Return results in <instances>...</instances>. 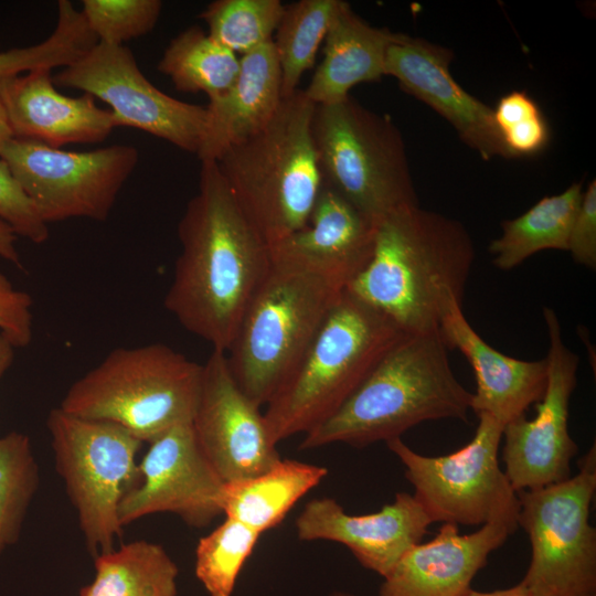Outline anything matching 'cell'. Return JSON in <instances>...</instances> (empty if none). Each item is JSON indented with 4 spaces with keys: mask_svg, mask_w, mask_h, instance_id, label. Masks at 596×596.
<instances>
[{
    "mask_svg": "<svg viewBox=\"0 0 596 596\" xmlns=\"http://www.w3.org/2000/svg\"><path fill=\"white\" fill-rule=\"evenodd\" d=\"M595 490L594 443L575 476L517 492L518 525L532 547L520 583L531 596H596V531L589 524Z\"/></svg>",
    "mask_w": 596,
    "mask_h": 596,
    "instance_id": "30bf717a",
    "label": "cell"
},
{
    "mask_svg": "<svg viewBox=\"0 0 596 596\" xmlns=\"http://www.w3.org/2000/svg\"><path fill=\"white\" fill-rule=\"evenodd\" d=\"M160 0H84L82 14L97 42L124 45L156 26Z\"/></svg>",
    "mask_w": 596,
    "mask_h": 596,
    "instance_id": "836d02e7",
    "label": "cell"
},
{
    "mask_svg": "<svg viewBox=\"0 0 596 596\" xmlns=\"http://www.w3.org/2000/svg\"><path fill=\"white\" fill-rule=\"evenodd\" d=\"M477 417L470 443L446 456L421 455L401 437L386 445L404 465L413 496L432 522L483 525L507 521L518 525V494L498 459L504 425L487 414Z\"/></svg>",
    "mask_w": 596,
    "mask_h": 596,
    "instance_id": "8fae6325",
    "label": "cell"
},
{
    "mask_svg": "<svg viewBox=\"0 0 596 596\" xmlns=\"http://www.w3.org/2000/svg\"><path fill=\"white\" fill-rule=\"evenodd\" d=\"M53 81L108 104L118 127L142 130L188 152L199 151L206 107L182 102L156 87L125 45L97 42Z\"/></svg>",
    "mask_w": 596,
    "mask_h": 596,
    "instance_id": "4fadbf2b",
    "label": "cell"
},
{
    "mask_svg": "<svg viewBox=\"0 0 596 596\" xmlns=\"http://www.w3.org/2000/svg\"><path fill=\"white\" fill-rule=\"evenodd\" d=\"M139 479L119 505L123 526L152 513L170 512L193 528L222 511L224 481L202 451L192 424H179L148 443Z\"/></svg>",
    "mask_w": 596,
    "mask_h": 596,
    "instance_id": "9a60e30c",
    "label": "cell"
},
{
    "mask_svg": "<svg viewBox=\"0 0 596 596\" xmlns=\"http://www.w3.org/2000/svg\"><path fill=\"white\" fill-rule=\"evenodd\" d=\"M0 102L12 138L52 148L99 143L118 127L114 114L98 107L93 96L61 94L49 67L1 79Z\"/></svg>",
    "mask_w": 596,
    "mask_h": 596,
    "instance_id": "ffe728a7",
    "label": "cell"
},
{
    "mask_svg": "<svg viewBox=\"0 0 596 596\" xmlns=\"http://www.w3.org/2000/svg\"><path fill=\"white\" fill-rule=\"evenodd\" d=\"M375 228L376 223L323 183L308 223L269 244L270 260L344 290L369 263Z\"/></svg>",
    "mask_w": 596,
    "mask_h": 596,
    "instance_id": "d6986e66",
    "label": "cell"
},
{
    "mask_svg": "<svg viewBox=\"0 0 596 596\" xmlns=\"http://www.w3.org/2000/svg\"><path fill=\"white\" fill-rule=\"evenodd\" d=\"M461 304L451 300L447 305L439 331L448 349L459 350L473 370L477 387L471 411L505 426L542 400L547 384L546 359L525 361L499 352L471 327Z\"/></svg>",
    "mask_w": 596,
    "mask_h": 596,
    "instance_id": "7402d4cb",
    "label": "cell"
},
{
    "mask_svg": "<svg viewBox=\"0 0 596 596\" xmlns=\"http://www.w3.org/2000/svg\"><path fill=\"white\" fill-rule=\"evenodd\" d=\"M405 334L347 290L263 413L274 445L306 434L336 413Z\"/></svg>",
    "mask_w": 596,
    "mask_h": 596,
    "instance_id": "277c9868",
    "label": "cell"
},
{
    "mask_svg": "<svg viewBox=\"0 0 596 596\" xmlns=\"http://www.w3.org/2000/svg\"><path fill=\"white\" fill-rule=\"evenodd\" d=\"M40 485V471L28 435L0 436V553L14 544Z\"/></svg>",
    "mask_w": 596,
    "mask_h": 596,
    "instance_id": "f546056e",
    "label": "cell"
},
{
    "mask_svg": "<svg viewBox=\"0 0 596 596\" xmlns=\"http://www.w3.org/2000/svg\"><path fill=\"white\" fill-rule=\"evenodd\" d=\"M339 3L340 0H299L285 6L273 39L283 97L299 89L301 77L315 64Z\"/></svg>",
    "mask_w": 596,
    "mask_h": 596,
    "instance_id": "f1b7e54d",
    "label": "cell"
},
{
    "mask_svg": "<svg viewBox=\"0 0 596 596\" xmlns=\"http://www.w3.org/2000/svg\"><path fill=\"white\" fill-rule=\"evenodd\" d=\"M11 138H12V134L9 128L7 117L0 102V149Z\"/></svg>",
    "mask_w": 596,
    "mask_h": 596,
    "instance_id": "b9f144b4",
    "label": "cell"
},
{
    "mask_svg": "<svg viewBox=\"0 0 596 596\" xmlns=\"http://www.w3.org/2000/svg\"><path fill=\"white\" fill-rule=\"evenodd\" d=\"M451 50L400 33L385 57V76L444 117L459 138L483 160L512 158L494 120L493 109L466 92L453 77Z\"/></svg>",
    "mask_w": 596,
    "mask_h": 596,
    "instance_id": "e0dca14e",
    "label": "cell"
},
{
    "mask_svg": "<svg viewBox=\"0 0 596 596\" xmlns=\"http://www.w3.org/2000/svg\"><path fill=\"white\" fill-rule=\"evenodd\" d=\"M499 130L512 158L538 155L550 139V128L540 109L512 120Z\"/></svg>",
    "mask_w": 596,
    "mask_h": 596,
    "instance_id": "74e56055",
    "label": "cell"
},
{
    "mask_svg": "<svg viewBox=\"0 0 596 596\" xmlns=\"http://www.w3.org/2000/svg\"><path fill=\"white\" fill-rule=\"evenodd\" d=\"M94 561L95 577L78 596H177L179 570L160 544L138 540Z\"/></svg>",
    "mask_w": 596,
    "mask_h": 596,
    "instance_id": "4316f807",
    "label": "cell"
},
{
    "mask_svg": "<svg viewBox=\"0 0 596 596\" xmlns=\"http://www.w3.org/2000/svg\"><path fill=\"white\" fill-rule=\"evenodd\" d=\"M33 299L0 272V332L17 348L33 339Z\"/></svg>",
    "mask_w": 596,
    "mask_h": 596,
    "instance_id": "d590c367",
    "label": "cell"
},
{
    "mask_svg": "<svg viewBox=\"0 0 596 596\" xmlns=\"http://www.w3.org/2000/svg\"><path fill=\"white\" fill-rule=\"evenodd\" d=\"M581 182L544 196L518 217L501 223V235L489 244L493 265L510 270L544 249L566 251L572 224L583 198Z\"/></svg>",
    "mask_w": 596,
    "mask_h": 596,
    "instance_id": "484cf974",
    "label": "cell"
},
{
    "mask_svg": "<svg viewBox=\"0 0 596 596\" xmlns=\"http://www.w3.org/2000/svg\"><path fill=\"white\" fill-rule=\"evenodd\" d=\"M311 131L323 183L374 223L419 205L403 136L389 115L350 95L316 105Z\"/></svg>",
    "mask_w": 596,
    "mask_h": 596,
    "instance_id": "ba28073f",
    "label": "cell"
},
{
    "mask_svg": "<svg viewBox=\"0 0 596 596\" xmlns=\"http://www.w3.org/2000/svg\"><path fill=\"white\" fill-rule=\"evenodd\" d=\"M0 158L49 225L70 219L105 221L136 169L139 152L130 145L67 151L11 138Z\"/></svg>",
    "mask_w": 596,
    "mask_h": 596,
    "instance_id": "7c38bea8",
    "label": "cell"
},
{
    "mask_svg": "<svg viewBox=\"0 0 596 596\" xmlns=\"http://www.w3.org/2000/svg\"><path fill=\"white\" fill-rule=\"evenodd\" d=\"M284 10L279 0H215L200 18L216 42L243 55L273 41Z\"/></svg>",
    "mask_w": 596,
    "mask_h": 596,
    "instance_id": "1f68e13d",
    "label": "cell"
},
{
    "mask_svg": "<svg viewBox=\"0 0 596 596\" xmlns=\"http://www.w3.org/2000/svg\"><path fill=\"white\" fill-rule=\"evenodd\" d=\"M518 525L507 521L483 524L460 534L444 523L437 535L412 546L383 577L379 596H467L471 581Z\"/></svg>",
    "mask_w": 596,
    "mask_h": 596,
    "instance_id": "44dd1931",
    "label": "cell"
},
{
    "mask_svg": "<svg viewBox=\"0 0 596 596\" xmlns=\"http://www.w3.org/2000/svg\"><path fill=\"white\" fill-rule=\"evenodd\" d=\"M55 469L77 512L87 550L93 557L111 551L123 534L119 505L139 479L137 454L142 441L124 427L106 421L49 412Z\"/></svg>",
    "mask_w": 596,
    "mask_h": 596,
    "instance_id": "9c48e42d",
    "label": "cell"
},
{
    "mask_svg": "<svg viewBox=\"0 0 596 596\" xmlns=\"http://www.w3.org/2000/svg\"><path fill=\"white\" fill-rule=\"evenodd\" d=\"M157 68L178 91L203 93L211 99L233 84L240 57L201 26L191 25L170 41Z\"/></svg>",
    "mask_w": 596,
    "mask_h": 596,
    "instance_id": "83f0119b",
    "label": "cell"
},
{
    "mask_svg": "<svg viewBox=\"0 0 596 596\" xmlns=\"http://www.w3.org/2000/svg\"><path fill=\"white\" fill-rule=\"evenodd\" d=\"M328 596H356V595L349 592H344V590H333Z\"/></svg>",
    "mask_w": 596,
    "mask_h": 596,
    "instance_id": "7bdbcfd3",
    "label": "cell"
},
{
    "mask_svg": "<svg viewBox=\"0 0 596 596\" xmlns=\"http://www.w3.org/2000/svg\"><path fill=\"white\" fill-rule=\"evenodd\" d=\"M17 348L0 332V380L12 365Z\"/></svg>",
    "mask_w": 596,
    "mask_h": 596,
    "instance_id": "ab89813d",
    "label": "cell"
},
{
    "mask_svg": "<svg viewBox=\"0 0 596 596\" xmlns=\"http://www.w3.org/2000/svg\"><path fill=\"white\" fill-rule=\"evenodd\" d=\"M17 241L18 236L14 231L6 222L0 220V257L18 268H23Z\"/></svg>",
    "mask_w": 596,
    "mask_h": 596,
    "instance_id": "f35d334b",
    "label": "cell"
},
{
    "mask_svg": "<svg viewBox=\"0 0 596 596\" xmlns=\"http://www.w3.org/2000/svg\"><path fill=\"white\" fill-rule=\"evenodd\" d=\"M432 520L407 492L374 513L352 515L332 498L310 500L296 520L299 540H326L345 545L365 568L384 577L412 546L421 542Z\"/></svg>",
    "mask_w": 596,
    "mask_h": 596,
    "instance_id": "ac0fdd59",
    "label": "cell"
},
{
    "mask_svg": "<svg viewBox=\"0 0 596 596\" xmlns=\"http://www.w3.org/2000/svg\"><path fill=\"white\" fill-rule=\"evenodd\" d=\"M191 424L202 451L224 482L260 475L281 459L268 437L260 407L237 385L223 351L212 350L203 364Z\"/></svg>",
    "mask_w": 596,
    "mask_h": 596,
    "instance_id": "2e32d148",
    "label": "cell"
},
{
    "mask_svg": "<svg viewBox=\"0 0 596 596\" xmlns=\"http://www.w3.org/2000/svg\"><path fill=\"white\" fill-rule=\"evenodd\" d=\"M549 336L547 384L534 418L521 416L504 426V473L515 492L562 482L571 477L578 447L568 433L570 398L579 358L563 342L555 311L543 308Z\"/></svg>",
    "mask_w": 596,
    "mask_h": 596,
    "instance_id": "5bb4252c",
    "label": "cell"
},
{
    "mask_svg": "<svg viewBox=\"0 0 596 596\" xmlns=\"http://www.w3.org/2000/svg\"><path fill=\"white\" fill-rule=\"evenodd\" d=\"M475 256L458 220L419 205L400 209L376 223L371 258L344 290L405 333L432 332L451 300L462 302Z\"/></svg>",
    "mask_w": 596,
    "mask_h": 596,
    "instance_id": "7a4b0ae2",
    "label": "cell"
},
{
    "mask_svg": "<svg viewBox=\"0 0 596 596\" xmlns=\"http://www.w3.org/2000/svg\"><path fill=\"white\" fill-rule=\"evenodd\" d=\"M181 246L164 308L212 350L226 352L270 268L269 245L215 161H202L198 192L178 224Z\"/></svg>",
    "mask_w": 596,
    "mask_h": 596,
    "instance_id": "6da1fadb",
    "label": "cell"
},
{
    "mask_svg": "<svg viewBox=\"0 0 596 596\" xmlns=\"http://www.w3.org/2000/svg\"><path fill=\"white\" fill-rule=\"evenodd\" d=\"M342 292L318 275L272 264L225 352L234 380L257 406L294 371Z\"/></svg>",
    "mask_w": 596,
    "mask_h": 596,
    "instance_id": "52a82bcc",
    "label": "cell"
},
{
    "mask_svg": "<svg viewBox=\"0 0 596 596\" xmlns=\"http://www.w3.org/2000/svg\"><path fill=\"white\" fill-rule=\"evenodd\" d=\"M567 252L576 264L596 268V181L588 183L583 192L579 207L574 217Z\"/></svg>",
    "mask_w": 596,
    "mask_h": 596,
    "instance_id": "8d00e7d4",
    "label": "cell"
},
{
    "mask_svg": "<svg viewBox=\"0 0 596 596\" xmlns=\"http://www.w3.org/2000/svg\"><path fill=\"white\" fill-rule=\"evenodd\" d=\"M401 32L376 28L340 0L324 39L323 57L306 89L315 105L340 102L354 86L385 76L387 49Z\"/></svg>",
    "mask_w": 596,
    "mask_h": 596,
    "instance_id": "cb8c5ba5",
    "label": "cell"
},
{
    "mask_svg": "<svg viewBox=\"0 0 596 596\" xmlns=\"http://www.w3.org/2000/svg\"><path fill=\"white\" fill-rule=\"evenodd\" d=\"M467 596H531L525 587L519 583L513 587L492 592H477L471 589Z\"/></svg>",
    "mask_w": 596,
    "mask_h": 596,
    "instance_id": "60d3db41",
    "label": "cell"
},
{
    "mask_svg": "<svg viewBox=\"0 0 596 596\" xmlns=\"http://www.w3.org/2000/svg\"><path fill=\"white\" fill-rule=\"evenodd\" d=\"M96 43L81 11L71 1L60 0L56 25L47 39L32 46L0 52V81L36 68H64Z\"/></svg>",
    "mask_w": 596,
    "mask_h": 596,
    "instance_id": "4dcf8cb0",
    "label": "cell"
},
{
    "mask_svg": "<svg viewBox=\"0 0 596 596\" xmlns=\"http://www.w3.org/2000/svg\"><path fill=\"white\" fill-rule=\"evenodd\" d=\"M203 364L164 343L119 347L77 379L58 406L89 419L115 423L142 443L192 423Z\"/></svg>",
    "mask_w": 596,
    "mask_h": 596,
    "instance_id": "8992f818",
    "label": "cell"
},
{
    "mask_svg": "<svg viewBox=\"0 0 596 596\" xmlns=\"http://www.w3.org/2000/svg\"><path fill=\"white\" fill-rule=\"evenodd\" d=\"M260 533L225 518L195 549V575L210 596H232L240 572Z\"/></svg>",
    "mask_w": 596,
    "mask_h": 596,
    "instance_id": "d6a6232c",
    "label": "cell"
},
{
    "mask_svg": "<svg viewBox=\"0 0 596 596\" xmlns=\"http://www.w3.org/2000/svg\"><path fill=\"white\" fill-rule=\"evenodd\" d=\"M283 98L273 41L241 55L233 84L209 99L205 129L196 153L200 161L216 162L227 149L265 128Z\"/></svg>",
    "mask_w": 596,
    "mask_h": 596,
    "instance_id": "603a6c76",
    "label": "cell"
},
{
    "mask_svg": "<svg viewBox=\"0 0 596 596\" xmlns=\"http://www.w3.org/2000/svg\"><path fill=\"white\" fill-rule=\"evenodd\" d=\"M316 105L302 89L270 123L216 161L238 204L269 244L304 227L323 180L312 139Z\"/></svg>",
    "mask_w": 596,
    "mask_h": 596,
    "instance_id": "5b68a950",
    "label": "cell"
},
{
    "mask_svg": "<svg viewBox=\"0 0 596 596\" xmlns=\"http://www.w3.org/2000/svg\"><path fill=\"white\" fill-rule=\"evenodd\" d=\"M439 331L405 334L329 418L305 434L307 450L333 443L363 448L427 421L469 422L472 393L457 380Z\"/></svg>",
    "mask_w": 596,
    "mask_h": 596,
    "instance_id": "3957f363",
    "label": "cell"
},
{
    "mask_svg": "<svg viewBox=\"0 0 596 596\" xmlns=\"http://www.w3.org/2000/svg\"><path fill=\"white\" fill-rule=\"evenodd\" d=\"M322 466L280 459L252 478L225 482L222 511L226 518L263 533L278 525L296 502L327 476Z\"/></svg>",
    "mask_w": 596,
    "mask_h": 596,
    "instance_id": "d4e9b609",
    "label": "cell"
},
{
    "mask_svg": "<svg viewBox=\"0 0 596 596\" xmlns=\"http://www.w3.org/2000/svg\"><path fill=\"white\" fill-rule=\"evenodd\" d=\"M0 220L17 234L33 244L49 240V225L41 219L34 204L0 158Z\"/></svg>",
    "mask_w": 596,
    "mask_h": 596,
    "instance_id": "e575fe53",
    "label": "cell"
}]
</instances>
